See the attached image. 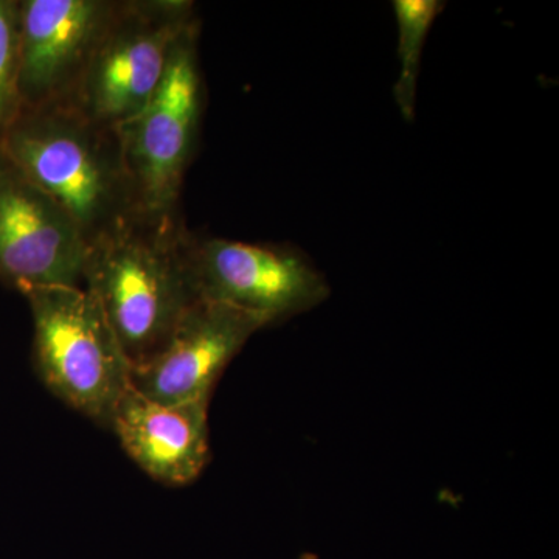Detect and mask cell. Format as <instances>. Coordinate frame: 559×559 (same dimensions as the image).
I'll return each instance as SVG.
<instances>
[{
    "label": "cell",
    "mask_w": 559,
    "mask_h": 559,
    "mask_svg": "<svg viewBox=\"0 0 559 559\" xmlns=\"http://www.w3.org/2000/svg\"><path fill=\"white\" fill-rule=\"evenodd\" d=\"M182 218L138 215L90 245L84 289L94 297L131 370L150 362L197 301Z\"/></svg>",
    "instance_id": "6da1fadb"
},
{
    "label": "cell",
    "mask_w": 559,
    "mask_h": 559,
    "mask_svg": "<svg viewBox=\"0 0 559 559\" xmlns=\"http://www.w3.org/2000/svg\"><path fill=\"white\" fill-rule=\"evenodd\" d=\"M0 153L69 213L87 245L139 215L117 128L70 105L22 109Z\"/></svg>",
    "instance_id": "7a4b0ae2"
},
{
    "label": "cell",
    "mask_w": 559,
    "mask_h": 559,
    "mask_svg": "<svg viewBox=\"0 0 559 559\" xmlns=\"http://www.w3.org/2000/svg\"><path fill=\"white\" fill-rule=\"evenodd\" d=\"M35 325L40 380L62 403L109 426L131 388V366L94 297L81 286L21 290Z\"/></svg>",
    "instance_id": "3957f363"
},
{
    "label": "cell",
    "mask_w": 559,
    "mask_h": 559,
    "mask_svg": "<svg viewBox=\"0 0 559 559\" xmlns=\"http://www.w3.org/2000/svg\"><path fill=\"white\" fill-rule=\"evenodd\" d=\"M200 33V20L182 32L159 90L138 116L117 128L139 215L180 216V191L200 145L205 109Z\"/></svg>",
    "instance_id": "277c9868"
},
{
    "label": "cell",
    "mask_w": 559,
    "mask_h": 559,
    "mask_svg": "<svg viewBox=\"0 0 559 559\" xmlns=\"http://www.w3.org/2000/svg\"><path fill=\"white\" fill-rule=\"evenodd\" d=\"M198 20L187 0H117L70 106L109 128L138 116L159 90L176 40Z\"/></svg>",
    "instance_id": "5b68a950"
},
{
    "label": "cell",
    "mask_w": 559,
    "mask_h": 559,
    "mask_svg": "<svg viewBox=\"0 0 559 559\" xmlns=\"http://www.w3.org/2000/svg\"><path fill=\"white\" fill-rule=\"evenodd\" d=\"M187 271L198 300L226 305L263 320L296 318L329 299V280L299 249L187 234Z\"/></svg>",
    "instance_id": "8992f818"
},
{
    "label": "cell",
    "mask_w": 559,
    "mask_h": 559,
    "mask_svg": "<svg viewBox=\"0 0 559 559\" xmlns=\"http://www.w3.org/2000/svg\"><path fill=\"white\" fill-rule=\"evenodd\" d=\"M90 245L69 213L0 153V282L81 286Z\"/></svg>",
    "instance_id": "52a82bcc"
},
{
    "label": "cell",
    "mask_w": 559,
    "mask_h": 559,
    "mask_svg": "<svg viewBox=\"0 0 559 559\" xmlns=\"http://www.w3.org/2000/svg\"><path fill=\"white\" fill-rule=\"evenodd\" d=\"M117 0H20L22 109L70 105Z\"/></svg>",
    "instance_id": "ba28073f"
},
{
    "label": "cell",
    "mask_w": 559,
    "mask_h": 559,
    "mask_svg": "<svg viewBox=\"0 0 559 559\" xmlns=\"http://www.w3.org/2000/svg\"><path fill=\"white\" fill-rule=\"evenodd\" d=\"M263 329V320L248 312L197 300L167 345L131 370V388L157 403L210 400L231 359Z\"/></svg>",
    "instance_id": "9c48e42d"
},
{
    "label": "cell",
    "mask_w": 559,
    "mask_h": 559,
    "mask_svg": "<svg viewBox=\"0 0 559 559\" xmlns=\"http://www.w3.org/2000/svg\"><path fill=\"white\" fill-rule=\"evenodd\" d=\"M209 401L157 403L130 388L108 428L150 477L182 487L197 480L210 460Z\"/></svg>",
    "instance_id": "30bf717a"
},
{
    "label": "cell",
    "mask_w": 559,
    "mask_h": 559,
    "mask_svg": "<svg viewBox=\"0 0 559 559\" xmlns=\"http://www.w3.org/2000/svg\"><path fill=\"white\" fill-rule=\"evenodd\" d=\"M399 27L400 72L393 98L404 120L412 121L417 105L419 66L433 22L444 10L439 0H395L392 3Z\"/></svg>",
    "instance_id": "8fae6325"
},
{
    "label": "cell",
    "mask_w": 559,
    "mask_h": 559,
    "mask_svg": "<svg viewBox=\"0 0 559 559\" xmlns=\"http://www.w3.org/2000/svg\"><path fill=\"white\" fill-rule=\"evenodd\" d=\"M20 0H0V142L20 116Z\"/></svg>",
    "instance_id": "7c38bea8"
},
{
    "label": "cell",
    "mask_w": 559,
    "mask_h": 559,
    "mask_svg": "<svg viewBox=\"0 0 559 559\" xmlns=\"http://www.w3.org/2000/svg\"><path fill=\"white\" fill-rule=\"evenodd\" d=\"M300 559H319L318 557H316V555H311V554H304L301 555V558Z\"/></svg>",
    "instance_id": "4fadbf2b"
}]
</instances>
